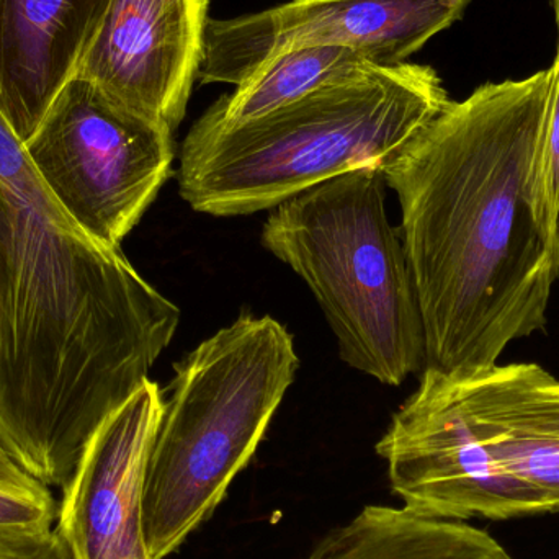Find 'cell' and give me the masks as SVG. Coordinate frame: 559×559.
Returning <instances> with one entry per match:
<instances>
[{"instance_id":"1","label":"cell","mask_w":559,"mask_h":559,"mask_svg":"<svg viewBox=\"0 0 559 559\" xmlns=\"http://www.w3.org/2000/svg\"><path fill=\"white\" fill-rule=\"evenodd\" d=\"M0 445L66 488L100 424L150 380L180 311L59 206L0 111Z\"/></svg>"},{"instance_id":"2","label":"cell","mask_w":559,"mask_h":559,"mask_svg":"<svg viewBox=\"0 0 559 559\" xmlns=\"http://www.w3.org/2000/svg\"><path fill=\"white\" fill-rule=\"evenodd\" d=\"M554 81L551 66L450 102L383 169L403 213L429 370L491 367L547 329L559 251L535 222L527 179Z\"/></svg>"},{"instance_id":"3","label":"cell","mask_w":559,"mask_h":559,"mask_svg":"<svg viewBox=\"0 0 559 559\" xmlns=\"http://www.w3.org/2000/svg\"><path fill=\"white\" fill-rule=\"evenodd\" d=\"M377 453L420 518L511 521L559 512V380L537 364L424 368Z\"/></svg>"},{"instance_id":"4","label":"cell","mask_w":559,"mask_h":559,"mask_svg":"<svg viewBox=\"0 0 559 559\" xmlns=\"http://www.w3.org/2000/svg\"><path fill=\"white\" fill-rule=\"evenodd\" d=\"M429 66L370 64L239 124L197 120L179 189L195 212L239 216L364 167L384 169L450 104Z\"/></svg>"},{"instance_id":"5","label":"cell","mask_w":559,"mask_h":559,"mask_svg":"<svg viewBox=\"0 0 559 559\" xmlns=\"http://www.w3.org/2000/svg\"><path fill=\"white\" fill-rule=\"evenodd\" d=\"M295 342L271 316H241L176 367L147 463L144 537L166 559L205 524L295 381Z\"/></svg>"},{"instance_id":"6","label":"cell","mask_w":559,"mask_h":559,"mask_svg":"<svg viewBox=\"0 0 559 559\" xmlns=\"http://www.w3.org/2000/svg\"><path fill=\"white\" fill-rule=\"evenodd\" d=\"M383 169L364 167L272 210L262 245L305 280L342 360L400 386L427 364L426 331L401 229L388 218Z\"/></svg>"},{"instance_id":"7","label":"cell","mask_w":559,"mask_h":559,"mask_svg":"<svg viewBox=\"0 0 559 559\" xmlns=\"http://www.w3.org/2000/svg\"><path fill=\"white\" fill-rule=\"evenodd\" d=\"M26 156L69 218L120 248L170 176L173 130L74 78L28 141Z\"/></svg>"},{"instance_id":"8","label":"cell","mask_w":559,"mask_h":559,"mask_svg":"<svg viewBox=\"0 0 559 559\" xmlns=\"http://www.w3.org/2000/svg\"><path fill=\"white\" fill-rule=\"evenodd\" d=\"M472 0H293L264 12L206 23L202 84H239L269 59L318 46H348L377 66H396L449 28Z\"/></svg>"},{"instance_id":"9","label":"cell","mask_w":559,"mask_h":559,"mask_svg":"<svg viewBox=\"0 0 559 559\" xmlns=\"http://www.w3.org/2000/svg\"><path fill=\"white\" fill-rule=\"evenodd\" d=\"M163 407L159 386L147 380L88 440L56 518L75 559H153L143 499Z\"/></svg>"},{"instance_id":"10","label":"cell","mask_w":559,"mask_h":559,"mask_svg":"<svg viewBox=\"0 0 559 559\" xmlns=\"http://www.w3.org/2000/svg\"><path fill=\"white\" fill-rule=\"evenodd\" d=\"M209 0H111L78 78L176 130L203 55Z\"/></svg>"},{"instance_id":"11","label":"cell","mask_w":559,"mask_h":559,"mask_svg":"<svg viewBox=\"0 0 559 559\" xmlns=\"http://www.w3.org/2000/svg\"><path fill=\"white\" fill-rule=\"evenodd\" d=\"M111 0H0V111L28 141L78 78Z\"/></svg>"},{"instance_id":"12","label":"cell","mask_w":559,"mask_h":559,"mask_svg":"<svg viewBox=\"0 0 559 559\" xmlns=\"http://www.w3.org/2000/svg\"><path fill=\"white\" fill-rule=\"evenodd\" d=\"M305 559H514L466 522L420 518L404 508L365 506L332 528Z\"/></svg>"},{"instance_id":"13","label":"cell","mask_w":559,"mask_h":559,"mask_svg":"<svg viewBox=\"0 0 559 559\" xmlns=\"http://www.w3.org/2000/svg\"><path fill=\"white\" fill-rule=\"evenodd\" d=\"M370 64L373 62L348 46H318L282 52L264 62L233 94L223 95L203 117L219 124L246 123Z\"/></svg>"},{"instance_id":"14","label":"cell","mask_w":559,"mask_h":559,"mask_svg":"<svg viewBox=\"0 0 559 559\" xmlns=\"http://www.w3.org/2000/svg\"><path fill=\"white\" fill-rule=\"evenodd\" d=\"M58 504L48 486L26 473L0 445V544H15L51 532Z\"/></svg>"},{"instance_id":"15","label":"cell","mask_w":559,"mask_h":559,"mask_svg":"<svg viewBox=\"0 0 559 559\" xmlns=\"http://www.w3.org/2000/svg\"><path fill=\"white\" fill-rule=\"evenodd\" d=\"M555 81L550 111L527 179V197L535 222L551 248L559 251V55L554 62Z\"/></svg>"},{"instance_id":"16","label":"cell","mask_w":559,"mask_h":559,"mask_svg":"<svg viewBox=\"0 0 559 559\" xmlns=\"http://www.w3.org/2000/svg\"><path fill=\"white\" fill-rule=\"evenodd\" d=\"M0 559H75V557L58 528L55 527L41 537L15 542V544H0Z\"/></svg>"},{"instance_id":"17","label":"cell","mask_w":559,"mask_h":559,"mask_svg":"<svg viewBox=\"0 0 559 559\" xmlns=\"http://www.w3.org/2000/svg\"><path fill=\"white\" fill-rule=\"evenodd\" d=\"M551 5H554V12H555V22H557V29H558V55H559V0H551Z\"/></svg>"},{"instance_id":"18","label":"cell","mask_w":559,"mask_h":559,"mask_svg":"<svg viewBox=\"0 0 559 559\" xmlns=\"http://www.w3.org/2000/svg\"><path fill=\"white\" fill-rule=\"evenodd\" d=\"M0 328H2V318H0Z\"/></svg>"}]
</instances>
